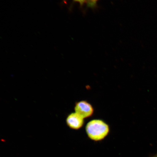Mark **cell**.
Masks as SVG:
<instances>
[{"label":"cell","instance_id":"1","mask_svg":"<svg viewBox=\"0 0 157 157\" xmlns=\"http://www.w3.org/2000/svg\"><path fill=\"white\" fill-rule=\"evenodd\" d=\"M86 130L89 138L95 142L105 139L109 134V125L103 120L94 119L89 121L86 125Z\"/></svg>","mask_w":157,"mask_h":157},{"label":"cell","instance_id":"2","mask_svg":"<svg viewBox=\"0 0 157 157\" xmlns=\"http://www.w3.org/2000/svg\"><path fill=\"white\" fill-rule=\"evenodd\" d=\"M75 112L83 118L91 117L94 113V108L88 102L82 101L76 103L74 107Z\"/></svg>","mask_w":157,"mask_h":157},{"label":"cell","instance_id":"3","mask_svg":"<svg viewBox=\"0 0 157 157\" xmlns=\"http://www.w3.org/2000/svg\"><path fill=\"white\" fill-rule=\"evenodd\" d=\"M66 121L68 126L75 130H78L81 128L84 124L83 118L75 112L69 115Z\"/></svg>","mask_w":157,"mask_h":157},{"label":"cell","instance_id":"4","mask_svg":"<svg viewBox=\"0 0 157 157\" xmlns=\"http://www.w3.org/2000/svg\"><path fill=\"white\" fill-rule=\"evenodd\" d=\"M98 0H87V4L88 7L91 8H95L97 6Z\"/></svg>","mask_w":157,"mask_h":157},{"label":"cell","instance_id":"5","mask_svg":"<svg viewBox=\"0 0 157 157\" xmlns=\"http://www.w3.org/2000/svg\"><path fill=\"white\" fill-rule=\"evenodd\" d=\"M73 1L79 3L80 5L82 6H83L84 4L87 3V0H73Z\"/></svg>","mask_w":157,"mask_h":157},{"label":"cell","instance_id":"6","mask_svg":"<svg viewBox=\"0 0 157 157\" xmlns=\"http://www.w3.org/2000/svg\"><path fill=\"white\" fill-rule=\"evenodd\" d=\"M153 157H157V155H156L155 156H154Z\"/></svg>","mask_w":157,"mask_h":157}]
</instances>
